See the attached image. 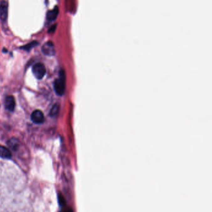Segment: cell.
Listing matches in <instances>:
<instances>
[{"label":"cell","mask_w":212,"mask_h":212,"mask_svg":"<svg viewBox=\"0 0 212 212\" xmlns=\"http://www.w3.org/2000/svg\"><path fill=\"white\" fill-rule=\"evenodd\" d=\"M65 89V75L63 70L60 71L59 77L54 83V89L56 94L59 96H62L64 94Z\"/></svg>","instance_id":"cell-1"},{"label":"cell","mask_w":212,"mask_h":212,"mask_svg":"<svg viewBox=\"0 0 212 212\" xmlns=\"http://www.w3.org/2000/svg\"><path fill=\"white\" fill-rule=\"evenodd\" d=\"M32 71H33V73L34 75V76L38 80L43 79L46 73V70H45V66L43 65V63H36L33 67Z\"/></svg>","instance_id":"cell-2"},{"label":"cell","mask_w":212,"mask_h":212,"mask_svg":"<svg viewBox=\"0 0 212 212\" xmlns=\"http://www.w3.org/2000/svg\"><path fill=\"white\" fill-rule=\"evenodd\" d=\"M42 52L43 53L47 56H54L55 54V49L54 43L49 41L45 43L42 47Z\"/></svg>","instance_id":"cell-3"},{"label":"cell","mask_w":212,"mask_h":212,"mask_svg":"<svg viewBox=\"0 0 212 212\" xmlns=\"http://www.w3.org/2000/svg\"><path fill=\"white\" fill-rule=\"evenodd\" d=\"M32 121L36 124H41L44 122V116L43 112L39 110L34 111L31 116Z\"/></svg>","instance_id":"cell-4"},{"label":"cell","mask_w":212,"mask_h":212,"mask_svg":"<svg viewBox=\"0 0 212 212\" xmlns=\"http://www.w3.org/2000/svg\"><path fill=\"white\" fill-rule=\"evenodd\" d=\"M15 106H16V102H15L14 98L12 96H9L6 97L5 101H4L5 108L8 111L10 112H13L14 110Z\"/></svg>","instance_id":"cell-5"},{"label":"cell","mask_w":212,"mask_h":212,"mask_svg":"<svg viewBox=\"0 0 212 212\" xmlns=\"http://www.w3.org/2000/svg\"><path fill=\"white\" fill-rule=\"evenodd\" d=\"M8 3L5 1H1L0 3V18L2 21L6 20L8 17Z\"/></svg>","instance_id":"cell-6"},{"label":"cell","mask_w":212,"mask_h":212,"mask_svg":"<svg viewBox=\"0 0 212 212\" xmlns=\"http://www.w3.org/2000/svg\"><path fill=\"white\" fill-rule=\"evenodd\" d=\"M59 12V9L58 6L54 7V8L52 10L49 11L47 12V19L49 21H54L57 17Z\"/></svg>","instance_id":"cell-7"},{"label":"cell","mask_w":212,"mask_h":212,"mask_svg":"<svg viewBox=\"0 0 212 212\" xmlns=\"http://www.w3.org/2000/svg\"><path fill=\"white\" fill-rule=\"evenodd\" d=\"M0 157L4 159H10L11 158V153L7 148L0 146Z\"/></svg>","instance_id":"cell-8"},{"label":"cell","mask_w":212,"mask_h":212,"mask_svg":"<svg viewBox=\"0 0 212 212\" xmlns=\"http://www.w3.org/2000/svg\"><path fill=\"white\" fill-rule=\"evenodd\" d=\"M59 111V105L58 104H56L52 107V109L50 110V116L52 117H55L57 116Z\"/></svg>","instance_id":"cell-9"},{"label":"cell","mask_w":212,"mask_h":212,"mask_svg":"<svg viewBox=\"0 0 212 212\" xmlns=\"http://www.w3.org/2000/svg\"><path fill=\"white\" fill-rule=\"evenodd\" d=\"M37 45H38V43L36 41H34V42H32L29 43L28 44H27L26 45H24V46H23L21 47L20 48H21L22 50H26V51H29L31 50L33 47H34L35 46H36Z\"/></svg>","instance_id":"cell-10"},{"label":"cell","mask_w":212,"mask_h":212,"mask_svg":"<svg viewBox=\"0 0 212 212\" xmlns=\"http://www.w3.org/2000/svg\"><path fill=\"white\" fill-rule=\"evenodd\" d=\"M18 143L19 141L18 140H16V138H12L9 140L8 144L11 148L15 150L18 146Z\"/></svg>","instance_id":"cell-11"},{"label":"cell","mask_w":212,"mask_h":212,"mask_svg":"<svg viewBox=\"0 0 212 212\" xmlns=\"http://www.w3.org/2000/svg\"><path fill=\"white\" fill-rule=\"evenodd\" d=\"M55 29H56V25H55V26H52L50 29H49V32H54V31H55Z\"/></svg>","instance_id":"cell-12"}]
</instances>
